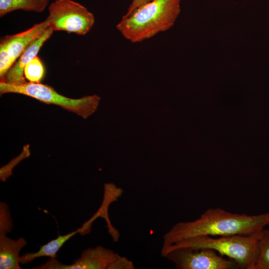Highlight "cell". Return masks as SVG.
<instances>
[{
    "instance_id": "17",
    "label": "cell",
    "mask_w": 269,
    "mask_h": 269,
    "mask_svg": "<svg viewBox=\"0 0 269 269\" xmlns=\"http://www.w3.org/2000/svg\"><path fill=\"white\" fill-rule=\"evenodd\" d=\"M134 268L133 262L119 255L115 261L109 266L108 269H134Z\"/></svg>"
},
{
    "instance_id": "11",
    "label": "cell",
    "mask_w": 269,
    "mask_h": 269,
    "mask_svg": "<svg viewBox=\"0 0 269 269\" xmlns=\"http://www.w3.org/2000/svg\"><path fill=\"white\" fill-rule=\"evenodd\" d=\"M83 231L82 227L76 231H72L64 235H59L47 244L40 247L39 250L36 252H27L19 258V263L25 265L32 262L37 258L48 257L50 258H55L57 253L68 240L78 233Z\"/></svg>"
},
{
    "instance_id": "13",
    "label": "cell",
    "mask_w": 269,
    "mask_h": 269,
    "mask_svg": "<svg viewBox=\"0 0 269 269\" xmlns=\"http://www.w3.org/2000/svg\"><path fill=\"white\" fill-rule=\"evenodd\" d=\"M253 269H269V230L264 229L260 232L258 254Z\"/></svg>"
},
{
    "instance_id": "5",
    "label": "cell",
    "mask_w": 269,
    "mask_h": 269,
    "mask_svg": "<svg viewBox=\"0 0 269 269\" xmlns=\"http://www.w3.org/2000/svg\"><path fill=\"white\" fill-rule=\"evenodd\" d=\"M46 18L54 31H64L79 35L88 33L95 23L94 14L72 0H55L48 6Z\"/></svg>"
},
{
    "instance_id": "6",
    "label": "cell",
    "mask_w": 269,
    "mask_h": 269,
    "mask_svg": "<svg viewBox=\"0 0 269 269\" xmlns=\"http://www.w3.org/2000/svg\"><path fill=\"white\" fill-rule=\"evenodd\" d=\"M161 256L172 262L177 269H238L236 263L226 259L210 249L178 248Z\"/></svg>"
},
{
    "instance_id": "16",
    "label": "cell",
    "mask_w": 269,
    "mask_h": 269,
    "mask_svg": "<svg viewBox=\"0 0 269 269\" xmlns=\"http://www.w3.org/2000/svg\"><path fill=\"white\" fill-rule=\"evenodd\" d=\"M13 63L8 53L5 43L1 39L0 41V77L2 79Z\"/></svg>"
},
{
    "instance_id": "12",
    "label": "cell",
    "mask_w": 269,
    "mask_h": 269,
    "mask_svg": "<svg viewBox=\"0 0 269 269\" xmlns=\"http://www.w3.org/2000/svg\"><path fill=\"white\" fill-rule=\"evenodd\" d=\"M50 0H0V16L13 11L23 10L36 12H42Z\"/></svg>"
},
{
    "instance_id": "4",
    "label": "cell",
    "mask_w": 269,
    "mask_h": 269,
    "mask_svg": "<svg viewBox=\"0 0 269 269\" xmlns=\"http://www.w3.org/2000/svg\"><path fill=\"white\" fill-rule=\"evenodd\" d=\"M0 94L15 93L29 96L42 103L59 106L86 119L96 110L100 98L96 95L72 99L57 93L53 88L40 83L26 82L15 85L0 81Z\"/></svg>"
},
{
    "instance_id": "15",
    "label": "cell",
    "mask_w": 269,
    "mask_h": 269,
    "mask_svg": "<svg viewBox=\"0 0 269 269\" xmlns=\"http://www.w3.org/2000/svg\"><path fill=\"white\" fill-rule=\"evenodd\" d=\"M13 228L9 207L3 202L0 203V236H6Z\"/></svg>"
},
{
    "instance_id": "7",
    "label": "cell",
    "mask_w": 269,
    "mask_h": 269,
    "mask_svg": "<svg viewBox=\"0 0 269 269\" xmlns=\"http://www.w3.org/2000/svg\"><path fill=\"white\" fill-rule=\"evenodd\" d=\"M119 254L101 246L85 250L81 256L70 265L61 263L55 258H50L46 263L34 269H108Z\"/></svg>"
},
{
    "instance_id": "2",
    "label": "cell",
    "mask_w": 269,
    "mask_h": 269,
    "mask_svg": "<svg viewBox=\"0 0 269 269\" xmlns=\"http://www.w3.org/2000/svg\"><path fill=\"white\" fill-rule=\"evenodd\" d=\"M181 0H152L123 16L117 30L127 40L138 43L167 31L180 11Z\"/></svg>"
},
{
    "instance_id": "8",
    "label": "cell",
    "mask_w": 269,
    "mask_h": 269,
    "mask_svg": "<svg viewBox=\"0 0 269 269\" xmlns=\"http://www.w3.org/2000/svg\"><path fill=\"white\" fill-rule=\"evenodd\" d=\"M54 30L48 27L44 33L34 41L14 63L1 81L19 85L26 83L24 69L26 65L34 58L44 43L51 37Z\"/></svg>"
},
{
    "instance_id": "3",
    "label": "cell",
    "mask_w": 269,
    "mask_h": 269,
    "mask_svg": "<svg viewBox=\"0 0 269 269\" xmlns=\"http://www.w3.org/2000/svg\"><path fill=\"white\" fill-rule=\"evenodd\" d=\"M260 232L250 235H234L218 238L206 235L194 237L173 244L162 245L161 255L178 248L210 249L234 261L239 269H253L258 254Z\"/></svg>"
},
{
    "instance_id": "1",
    "label": "cell",
    "mask_w": 269,
    "mask_h": 269,
    "mask_svg": "<svg viewBox=\"0 0 269 269\" xmlns=\"http://www.w3.org/2000/svg\"><path fill=\"white\" fill-rule=\"evenodd\" d=\"M269 225V213L257 215L232 213L221 208H209L193 221L174 224L163 236V245L199 236L250 235Z\"/></svg>"
},
{
    "instance_id": "18",
    "label": "cell",
    "mask_w": 269,
    "mask_h": 269,
    "mask_svg": "<svg viewBox=\"0 0 269 269\" xmlns=\"http://www.w3.org/2000/svg\"><path fill=\"white\" fill-rule=\"evenodd\" d=\"M151 0H132L127 11L124 16H126L130 15L135 9Z\"/></svg>"
},
{
    "instance_id": "14",
    "label": "cell",
    "mask_w": 269,
    "mask_h": 269,
    "mask_svg": "<svg viewBox=\"0 0 269 269\" xmlns=\"http://www.w3.org/2000/svg\"><path fill=\"white\" fill-rule=\"evenodd\" d=\"M45 68L37 55L29 62L24 69V76L29 82L40 83L45 75Z\"/></svg>"
},
{
    "instance_id": "10",
    "label": "cell",
    "mask_w": 269,
    "mask_h": 269,
    "mask_svg": "<svg viewBox=\"0 0 269 269\" xmlns=\"http://www.w3.org/2000/svg\"><path fill=\"white\" fill-rule=\"evenodd\" d=\"M27 244L23 237L14 240L6 235L0 236V269H22L19 265V253Z\"/></svg>"
},
{
    "instance_id": "9",
    "label": "cell",
    "mask_w": 269,
    "mask_h": 269,
    "mask_svg": "<svg viewBox=\"0 0 269 269\" xmlns=\"http://www.w3.org/2000/svg\"><path fill=\"white\" fill-rule=\"evenodd\" d=\"M48 27V21L46 19L23 32L6 35L1 38L7 46L8 53L13 64L23 51L38 38Z\"/></svg>"
}]
</instances>
